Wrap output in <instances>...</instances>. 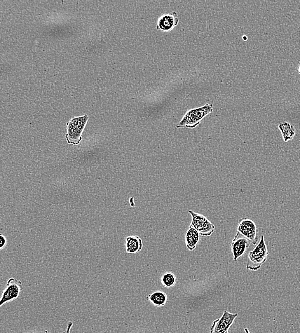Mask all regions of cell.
<instances>
[{
    "label": "cell",
    "mask_w": 300,
    "mask_h": 333,
    "mask_svg": "<svg viewBox=\"0 0 300 333\" xmlns=\"http://www.w3.org/2000/svg\"><path fill=\"white\" fill-rule=\"evenodd\" d=\"M179 23V18L178 17L176 12L164 14L159 16L157 22L156 29L159 31L170 32L175 29Z\"/></svg>",
    "instance_id": "cell-8"
},
{
    "label": "cell",
    "mask_w": 300,
    "mask_h": 333,
    "mask_svg": "<svg viewBox=\"0 0 300 333\" xmlns=\"http://www.w3.org/2000/svg\"><path fill=\"white\" fill-rule=\"evenodd\" d=\"M251 243H252L249 240L237 232L236 236L232 241L231 246L234 261L236 262L239 258L242 257L245 254L248 248H249Z\"/></svg>",
    "instance_id": "cell-9"
},
{
    "label": "cell",
    "mask_w": 300,
    "mask_h": 333,
    "mask_svg": "<svg viewBox=\"0 0 300 333\" xmlns=\"http://www.w3.org/2000/svg\"><path fill=\"white\" fill-rule=\"evenodd\" d=\"M237 232L249 240L253 245L257 244L258 231L256 225L253 220L247 218L241 219L239 220Z\"/></svg>",
    "instance_id": "cell-6"
},
{
    "label": "cell",
    "mask_w": 300,
    "mask_h": 333,
    "mask_svg": "<svg viewBox=\"0 0 300 333\" xmlns=\"http://www.w3.org/2000/svg\"><path fill=\"white\" fill-rule=\"evenodd\" d=\"M245 333H250V332L249 331V330H248V329H247V328H245Z\"/></svg>",
    "instance_id": "cell-17"
},
{
    "label": "cell",
    "mask_w": 300,
    "mask_h": 333,
    "mask_svg": "<svg viewBox=\"0 0 300 333\" xmlns=\"http://www.w3.org/2000/svg\"><path fill=\"white\" fill-rule=\"evenodd\" d=\"M6 238L5 237L3 234H1V235H0V248H1V249H3V248L6 247Z\"/></svg>",
    "instance_id": "cell-15"
},
{
    "label": "cell",
    "mask_w": 300,
    "mask_h": 333,
    "mask_svg": "<svg viewBox=\"0 0 300 333\" xmlns=\"http://www.w3.org/2000/svg\"><path fill=\"white\" fill-rule=\"evenodd\" d=\"M143 241L142 239L138 236H130L126 238V253L130 254L141 252L143 248Z\"/></svg>",
    "instance_id": "cell-10"
},
{
    "label": "cell",
    "mask_w": 300,
    "mask_h": 333,
    "mask_svg": "<svg viewBox=\"0 0 300 333\" xmlns=\"http://www.w3.org/2000/svg\"><path fill=\"white\" fill-rule=\"evenodd\" d=\"M192 217L191 223L189 227H193L203 236H210L214 233L215 226L207 218L200 213L188 210Z\"/></svg>",
    "instance_id": "cell-4"
},
{
    "label": "cell",
    "mask_w": 300,
    "mask_h": 333,
    "mask_svg": "<svg viewBox=\"0 0 300 333\" xmlns=\"http://www.w3.org/2000/svg\"><path fill=\"white\" fill-rule=\"evenodd\" d=\"M72 325H73V323L72 322H69L68 323L67 325V329L65 331H64L63 333H71V329L72 327Z\"/></svg>",
    "instance_id": "cell-16"
},
{
    "label": "cell",
    "mask_w": 300,
    "mask_h": 333,
    "mask_svg": "<svg viewBox=\"0 0 300 333\" xmlns=\"http://www.w3.org/2000/svg\"><path fill=\"white\" fill-rule=\"evenodd\" d=\"M298 71H299V73L300 74V65H299V67L298 68Z\"/></svg>",
    "instance_id": "cell-18"
},
{
    "label": "cell",
    "mask_w": 300,
    "mask_h": 333,
    "mask_svg": "<svg viewBox=\"0 0 300 333\" xmlns=\"http://www.w3.org/2000/svg\"><path fill=\"white\" fill-rule=\"evenodd\" d=\"M201 234L195 229L189 227L186 234V245L187 249L193 252L200 241Z\"/></svg>",
    "instance_id": "cell-11"
},
{
    "label": "cell",
    "mask_w": 300,
    "mask_h": 333,
    "mask_svg": "<svg viewBox=\"0 0 300 333\" xmlns=\"http://www.w3.org/2000/svg\"><path fill=\"white\" fill-rule=\"evenodd\" d=\"M269 252L265 242L264 236H261V240L254 250L248 253V261L247 268L250 271H257L261 269L262 265L268 259Z\"/></svg>",
    "instance_id": "cell-2"
},
{
    "label": "cell",
    "mask_w": 300,
    "mask_h": 333,
    "mask_svg": "<svg viewBox=\"0 0 300 333\" xmlns=\"http://www.w3.org/2000/svg\"><path fill=\"white\" fill-rule=\"evenodd\" d=\"M23 290V285L20 281L11 278L8 281L6 288L2 292L0 306L17 299L20 292Z\"/></svg>",
    "instance_id": "cell-5"
},
{
    "label": "cell",
    "mask_w": 300,
    "mask_h": 333,
    "mask_svg": "<svg viewBox=\"0 0 300 333\" xmlns=\"http://www.w3.org/2000/svg\"><path fill=\"white\" fill-rule=\"evenodd\" d=\"M279 129L282 132L283 140L285 142H288L294 138L296 135V130L291 124L287 122H283L280 123L278 126Z\"/></svg>",
    "instance_id": "cell-13"
},
{
    "label": "cell",
    "mask_w": 300,
    "mask_h": 333,
    "mask_svg": "<svg viewBox=\"0 0 300 333\" xmlns=\"http://www.w3.org/2000/svg\"><path fill=\"white\" fill-rule=\"evenodd\" d=\"M213 105L212 103H207L203 107L196 109L189 110L182 117V120L177 124V128L193 129L198 126L201 122L206 116L212 113Z\"/></svg>",
    "instance_id": "cell-1"
},
{
    "label": "cell",
    "mask_w": 300,
    "mask_h": 333,
    "mask_svg": "<svg viewBox=\"0 0 300 333\" xmlns=\"http://www.w3.org/2000/svg\"><path fill=\"white\" fill-rule=\"evenodd\" d=\"M147 299L155 306L163 307L168 301V296L165 292L158 291L148 295Z\"/></svg>",
    "instance_id": "cell-12"
},
{
    "label": "cell",
    "mask_w": 300,
    "mask_h": 333,
    "mask_svg": "<svg viewBox=\"0 0 300 333\" xmlns=\"http://www.w3.org/2000/svg\"><path fill=\"white\" fill-rule=\"evenodd\" d=\"M88 120V117L85 116L74 117L67 123V133L66 139L68 144L78 145L82 140V133Z\"/></svg>",
    "instance_id": "cell-3"
},
{
    "label": "cell",
    "mask_w": 300,
    "mask_h": 333,
    "mask_svg": "<svg viewBox=\"0 0 300 333\" xmlns=\"http://www.w3.org/2000/svg\"><path fill=\"white\" fill-rule=\"evenodd\" d=\"M238 316V314L224 311L221 317L213 322L210 333H229L230 327Z\"/></svg>",
    "instance_id": "cell-7"
},
{
    "label": "cell",
    "mask_w": 300,
    "mask_h": 333,
    "mask_svg": "<svg viewBox=\"0 0 300 333\" xmlns=\"http://www.w3.org/2000/svg\"><path fill=\"white\" fill-rule=\"evenodd\" d=\"M161 283L164 287L171 288L174 287L177 283L176 276L172 273H167L163 274L161 278Z\"/></svg>",
    "instance_id": "cell-14"
}]
</instances>
